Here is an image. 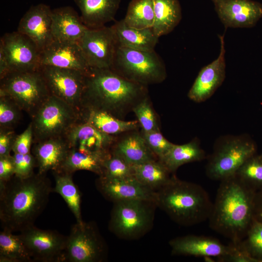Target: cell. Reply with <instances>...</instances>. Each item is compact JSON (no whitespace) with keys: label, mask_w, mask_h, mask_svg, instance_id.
<instances>
[{"label":"cell","mask_w":262,"mask_h":262,"mask_svg":"<svg viewBox=\"0 0 262 262\" xmlns=\"http://www.w3.org/2000/svg\"><path fill=\"white\" fill-rule=\"evenodd\" d=\"M119 46L134 49L153 51L159 37L152 28L136 29L128 26L123 19L112 25Z\"/></svg>","instance_id":"obj_26"},{"label":"cell","mask_w":262,"mask_h":262,"mask_svg":"<svg viewBox=\"0 0 262 262\" xmlns=\"http://www.w3.org/2000/svg\"><path fill=\"white\" fill-rule=\"evenodd\" d=\"M64 137L69 149L102 156L110 153L117 139L116 136L103 133L81 120L70 128Z\"/></svg>","instance_id":"obj_15"},{"label":"cell","mask_w":262,"mask_h":262,"mask_svg":"<svg viewBox=\"0 0 262 262\" xmlns=\"http://www.w3.org/2000/svg\"><path fill=\"white\" fill-rule=\"evenodd\" d=\"M81 19L89 29L103 27L115 19L121 0H75Z\"/></svg>","instance_id":"obj_24"},{"label":"cell","mask_w":262,"mask_h":262,"mask_svg":"<svg viewBox=\"0 0 262 262\" xmlns=\"http://www.w3.org/2000/svg\"><path fill=\"white\" fill-rule=\"evenodd\" d=\"M230 249L229 253L226 256L217 259L221 262H257L238 244L230 243Z\"/></svg>","instance_id":"obj_43"},{"label":"cell","mask_w":262,"mask_h":262,"mask_svg":"<svg viewBox=\"0 0 262 262\" xmlns=\"http://www.w3.org/2000/svg\"><path fill=\"white\" fill-rule=\"evenodd\" d=\"M101 177L120 179L133 177L132 166L120 156L112 152L105 158Z\"/></svg>","instance_id":"obj_37"},{"label":"cell","mask_w":262,"mask_h":262,"mask_svg":"<svg viewBox=\"0 0 262 262\" xmlns=\"http://www.w3.org/2000/svg\"><path fill=\"white\" fill-rule=\"evenodd\" d=\"M237 244L257 262H262V222L253 217L246 237Z\"/></svg>","instance_id":"obj_36"},{"label":"cell","mask_w":262,"mask_h":262,"mask_svg":"<svg viewBox=\"0 0 262 262\" xmlns=\"http://www.w3.org/2000/svg\"><path fill=\"white\" fill-rule=\"evenodd\" d=\"M141 133L147 145L158 159L162 158L174 144L163 136L160 130L149 132L142 131Z\"/></svg>","instance_id":"obj_40"},{"label":"cell","mask_w":262,"mask_h":262,"mask_svg":"<svg viewBox=\"0 0 262 262\" xmlns=\"http://www.w3.org/2000/svg\"><path fill=\"white\" fill-rule=\"evenodd\" d=\"M154 21L153 31L160 37L171 33L182 18L179 0H153Z\"/></svg>","instance_id":"obj_29"},{"label":"cell","mask_w":262,"mask_h":262,"mask_svg":"<svg viewBox=\"0 0 262 262\" xmlns=\"http://www.w3.org/2000/svg\"><path fill=\"white\" fill-rule=\"evenodd\" d=\"M78 43L90 68L112 67L118 45L111 26L88 28Z\"/></svg>","instance_id":"obj_13"},{"label":"cell","mask_w":262,"mask_h":262,"mask_svg":"<svg viewBox=\"0 0 262 262\" xmlns=\"http://www.w3.org/2000/svg\"><path fill=\"white\" fill-rule=\"evenodd\" d=\"M147 96V86L129 80L112 68H90L80 109L99 110L119 118Z\"/></svg>","instance_id":"obj_3"},{"label":"cell","mask_w":262,"mask_h":262,"mask_svg":"<svg viewBox=\"0 0 262 262\" xmlns=\"http://www.w3.org/2000/svg\"><path fill=\"white\" fill-rule=\"evenodd\" d=\"M107 155L102 156L69 149L58 171L73 174L77 171L86 170L101 176L103 171V161Z\"/></svg>","instance_id":"obj_32"},{"label":"cell","mask_w":262,"mask_h":262,"mask_svg":"<svg viewBox=\"0 0 262 262\" xmlns=\"http://www.w3.org/2000/svg\"><path fill=\"white\" fill-rule=\"evenodd\" d=\"M19 236L33 261L64 262L67 236L34 225L19 232Z\"/></svg>","instance_id":"obj_12"},{"label":"cell","mask_w":262,"mask_h":262,"mask_svg":"<svg viewBox=\"0 0 262 262\" xmlns=\"http://www.w3.org/2000/svg\"><path fill=\"white\" fill-rule=\"evenodd\" d=\"M33 136L32 123L20 134L16 135L12 151L14 153L28 154L31 153Z\"/></svg>","instance_id":"obj_42"},{"label":"cell","mask_w":262,"mask_h":262,"mask_svg":"<svg viewBox=\"0 0 262 262\" xmlns=\"http://www.w3.org/2000/svg\"><path fill=\"white\" fill-rule=\"evenodd\" d=\"M135 131L129 132L119 140L117 138L111 151L132 166L158 159L147 145L141 133Z\"/></svg>","instance_id":"obj_25"},{"label":"cell","mask_w":262,"mask_h":262,"mask_svg":"<svg viewBox=\"0 0 262 262\" xmlns=\"http://www.w3.org/2000/svg\"><path fill=\"white\" fill-rule=\"evenodd\" d=\"M111 68L128 80L145 86L161 83L167 76L165 64L155 50L117 46Z\"/></svg>","instance_id":"obj_7"},{"label":"cell","mask_w":262,"mask_h":262,"mask_svg":"<svg viewBox=\"0 0 262 262\" xmlns=\"http://www.w3.org/2000/svg\"><path fill=\"white\" fill-rule=\"evenodd\" d=\"M96 183L102 195L113 203L133 199L154 202L155 200L156 192L142 184L134 177L120 179L99 177Z\"/></svg>","instance_id":"obj_21"},{"label":"cell","mask_w":262,"mask_h":262,"mask_svg":"<svg viewBox=\"0 0 262 262\" xmlns=\"http://www.w3.org/2000/svg\"><path fill=\"white\" fill-rule=\"evenodd\" d=\"M226 29L251 28L262 18V4L252 0H211Z\"/></svg>","instance_id":"obj_16"},{"label":"cell","mask_w":262,"mask_h":262,"mask_svg":"<svg viewBox=\"0 0 262 262\" xmlns=\"http://www.w3.org/2000/svg\"><path fill=\"white\" fill-rule=\"evenodd\" d=\"M6 229L0 232V262H33L19 236Z\"/></svg>","instance_id":"obj_33"},{"label":"cell","mask_w":262,"mask_h":262,"mask_svg":"<svg viewBox=\"0 0 262 262\" xmlns=\"http://www.w3.org/2000/svg\"><path fill=\"white\" fill-rule=\"evenodd\" d=\"M51 17L54 40L78 43L88 29L70 6L52 10Z\"/></svg>","instance_id":"obj_23"},{"label":"cell","mask_w":262,"mask_h":262,"mask_svg":"<svg viewBox=\"0 0 262 262\" xmlns=\"http://www.w3.org/2000/svg\"><path fill=\"white\" fill-rule=\"evenodd\" d=\"M8 61L2 49L0 48V79L9 73Z\"/></svg>","instance_id":"obj_47"},{"label":"cell","mask_w":262,"mask_h":262,"mask_svg":"<svg viewBox=\"0 0 262 262\" xmlns=\"http://www.w3.org/2000/svg\"><path fill=\"white\" fill-rule=\"evenodd\" d=\"M107 246L95 223L76 222L67 236L65 262H101L107 256Z\"/></svg>","instance_id":"obj_10"},{"label":"cell","mask_w":262,"mask_h":262,"mask_svg":"<svg viewBox=\"0 0 262 262\" xmlns=\"http://www.w3.org/2000/svg\"><path fill=\"white\" fill-rule=\"evenodd\" d=\"M132 111L135 115L142 131L160 130L156 115L147 96L137 103Z\"/></svg>","instance_id":"obj_38"},{"label":"cell","mask_w":262,"mask_h":262,"mask_svg":"<svg viewBox=\"0 0 262 262\" xmlns=\"http://www.w3.org/2000/svg\"><path fill=\"white\" fill-rule=\"evenodd\" d=\"M16 135L13 129L0 128V157L11 155Z\"/></svg>","instance_id":"obj_44"},{"label":"cell","mask_w":262,"mask_h":262,"mask_svg":"<svg viewBox=\"0 0 262 262\" xmlns=\"http://www.w3.org/2000/svg\"><path fill=\"white\" fill-rule=\"evenodd\" d=\"M0 95L11 98L31 118L50 96L39 68L7 74L0 79Z\"/></svg>","instance_id":"obj_8"},{"label":"cell","mask_w":262,"mask_h":262,"mask_svg":"<svg viewBox=\"0 0 262 262\" xmlns=\"http://www.w3.org/2000/svg\"><path fill=\"white\" fill-rule=\"evenodd\" d=\"M123 20L131 27L152 28L154 21L153 0H131Z\"/></svg>","instance_id":"obj_34"},{"label":"cell","mask_w":262,"mask_h":262,"mask_svg":"<svg viewBox=\"0 0 262 262\" xmlns=\"http://www.w3.org/2000/svg\"><path fill=\"white\" fill-rule=\"evenodd\" d=\"M155 202L174 222L185 227L208 220L213 205L202 186L180 180L175 174L168 183L156 192Z\"/></svg>","instance_id":"obj_4"},{"label":"cell","mask_w":262,"mask_h":262,"mask_svg":"<svg viewBox=\"0 0 262 262\" xmlns=\"http://www.w3.org/2000/svg\"><path fill=\"white\" fill-rule=\"evenodd\" d=\"M15 167V176L19 178H26L33 175L37 167L36 159L32 152L23 154L12 155Z\"/></svg>","instance_id":"obj_41"},{"label":"cell","mask_w":262,"mask_h":262,"mask_svg":"<svg viewBox=\"0 0 262 262\" xmlns=\"http://www.w3.org/2000/svg\"><path fill=\"white\" fill-rule=\"evenodd\" d=\"M33 144L32 153L36 159L37 173L45 174L49 171H58L69 150L64 136L49 138Z\"/></svg>","instance_id":"obj_22"},{"label":"cell","mask_w":262,"mask_h":262,"mask_svg":"<svg viewBox=\"0 0 262 262\" xmlns=\"http://www.w3.org/2000/svg\"><path fill=\"white\" fill-rule=\"evenodd\" d=\"M22 111L11 98L0 95V128L14 129L21 119Z\"/></svg>","instance_id":"obj_39"},{"label":"cell","mask_w":262,"mask_h":262,"mask_svg":"<svg viewBox=\"0 0 262 262\" xmlns=\"http://www.w3.org/2000/svg\"><path fill=\"white\" fill-rule=\"evenodd\" d=\"M55 186L53 192L59 194L66 202L74 215L76 222L83 221L81 213V195L73 181V174L61 171H52Z\"/></svg>","instance_id":"obj_31"},{"label":"cell","mask_w":262,"mask_h":262,"mask_svg":"<svg viewBox=\"0 0 262 262\" xmlns=\"http://www.w3.org/2000/svg\"><path fill=\"white\" fill-rule=\"evenodd\" d=\"M173 255L196 257H217L227 255L230 246H226L218 239L210 236L187 235L178 237L169 242Z\"/></svg>","instance_id":"obj_19"},{"label":"cell","mask_w":262,"mask_h":262,"mask_svg":"<svg viewBox=\"0 0 262 262\" xmlns=\"http://www.w3.org/2000/svg\"><path fill=\"white\" fill-rule=\"evenodd\" d=\"M256 151V143L247 134L222 136L216 140L212 153L207 157L206 174L209 179L220 181L235 175Z\"/></svg>","instance_id":"obj_5"},{"label":"cell","mask_w":262,"mask_h":262,"mask_svg":"<svg viewBox=\"0 0 262 262\" xmlns=\"http://www.w3.org/2000/svg\"><path fill=\"white\" fill-rule=\"evenodd\" d=\"M15 175L12 155L0 157V182L9 180Z\"/></svg>","instance_id":"obj_45"},{"label":"cell","mask_w":262,"mask_h":262,"mask_svg":"<svg viewBox=\"0 0 262 262\" xmlns=\"http://www.w3.org/2000/svg\"><path fill=\"white\" fill-rule=\"evenodd\" d=\"M255 193L236 174L221 180L208 220L210 227L239 244L252 222Z\"/></svg>","instance_id":"obj_2"},{"label":"cell","mask_w":262,"mask_h":262,"mask_svg":"<svg viewBox=\"0 0 262 262\" xmlns=\"http://www.w3.org/2000/svg\"><path fill=\"white\" fill-rule=\"evenodd\" d=\"M52 10L43 3L31 6L19 21L17 31L30 38L40 51L53 40Z\"/></svg>","instance_id":"obj_18"},{"label":"cell","mask_w":262,"mask_h":262,"mask_svg":"<svg viewBox=\"0 0 262 262\" xmlns=\"http://www.w3.org/2000/svg\"><path fill=\"white\" fill-rule=\"evenodd\" d=\"M47 174L26 178L14 176L0 182V221L2 229L20 232L34 225L53 192Z\"/></svg>","instance_id":"obj_1"},{"label":"cell","mask_w":262,"mask_h":262,"mask_svg":"<svg viewBox=\"0 0 262 262\" xmlns=\"http://www.w3.org/2000/svg\"><path fill=\"white\" fill-rule=\"evenodd\" d=\"M253 217L262 222V189L257 191L255 194Z\"/></svg>","instance_id":"obj_46"},{"label":"cell","mask_w":262,"mask_h":262,"mask_svg":"<svg viewBox=\"0 0 262 262\" xmlns=\"http://www.w3.org/2000/svg\"><path fill=\"white\" fill-rule=\"evenodd\" d=\"M33 143L64 136L81 120L80 110L50 95L31 118Z\"/></svg>","instance_id":"obj_9"},{"label":"cell","mask_w":262,"mask_h":262,"mask_svg":"<svg viewBox=\"0 0 262 262\" xmlns=\"http://www.w3.org/2000/svg\"><path fill=\"white\" fill-rule=\"evenodd\" d=\"M81 121L87 122L100 131L113 136L136 130L137 121L123 120L111 114L99 110L82 108Z\"/></svg>","instance_id":"obj_27"},{"label":"cell","mask_w":262,"mask_h":262,"mask_svg":"<svg viewBox=\"0 0 262 262\" xmlns=\"http://www.w3.org/2000/svg\"><path fill=\"white\" fill-rule=\"evenodd\" d=\"M236 175L255 192L262 189V160L255 154L248 159Z\"/></svg>","instance_id":"obj_35"},{"label":"cell","mask_w":262,"mask_h":262,"mask_svg":"<svg viewBox=\"0 0 262 262\" xmlns=\"http://www.w3.org/2000/svg\"><path fill=\"white\" fill-rule=\"evenodd\" d=\"M1 48L6 56L9 73L38 69L40 51L28 36L17 32L5 33L0 40Z\"/></svg>","instance_id":"obj_14"},{"label":"cell","mask_w":262,"mask_h":262,"mask_svg":"<svg viewBox=\"0 0 262 262\" xmlns=\"http://www.w3.org/2000/svg\"><path fill=\"white\" fill-rule=\"evenodd\" d=\"M259 156H260V158L262 160V154H261V155H259Z\"/></svg>","instance_id":"obj_48"},{"label":"cell","mask_w":262,"mask_h":262,"mask_svg":"<svg viewBox=\"0 0 262 262\" xmlns=\"http://www.w3.org/2000/svg\"><path fill=\"white\" fill-rule=\"evenodd\" d=\"M39 69L50 95L80 110L87 72L49 66Z\"/></svg>","instance_id":"obj_11"},{"label":"cell","mask_w":262,"mask_h":262,"mask_svg":"<svg viewBox=\"0 0 262 262\" xmlns=\"http://www.w3.org/2000/svg\"><path fill=\"white\" fill-rule=\"evenodd\" d=\"M224 35H218L220 50L218 57L201 68L188 92V98L196 102H202L211 98L225 79Z\"/></svg>","instance_id":"obj_17"},{"label":"cell","mask_w":262,"mask_h":262,"mask_svg":"<svg viewBox=\"0 0 262 262\" xmlns=\"http://www.w3.org/2000/svg\"><path fill=\"white\" fill-rule=\"evenodd\" d=\"M133 176L140 182L157 192L168 183L171 173L159 160H153L132 166Z\"/></svg>","instance_id":"obj_30"},{"label":"cell","mask_w":262,"mask_h":262,"mask_svg":"<svg viewBox=\"0 0 262 262\" xmlns=\"http://www.w3.org/2000/svg\"><path fill=\"white\" fill-rule=\"evenodd\" d=\"M41 66H49L87 72L88 65L78 42L53 40L40 52Z\"/></svg>","instance_id":"obj_20"},{"label":"cell","mask_w":262,"mask_h":262,"mask_svg":"<svg viewBox=\"0 0 262 262\" xmlns=\"http://www.w3.org/2000/svg\"><path fill=\"white\" fill-rule=\"evenodd\" d=\"M206 152L200 146L198 139L182 144H173L168 151L159 159L172 174L181 165L207 159Z\"/></svg>","instance_id":"obj_28"},{"label":"cell","mask_w":262,"mask_h":262,"mask_svg":"<svg viewBox=\"0 0 262 262\" xmlns=\"http://www.w3.org/2000/svg\"><path fill=\"white\" fill-rule=\"evenodd\" d=\"M155 202L147 200H125L113 203L109 222V230L119 238L139 239L153 227Z\"/></svg>","instance_id":"obj_6"}]
</instances>
